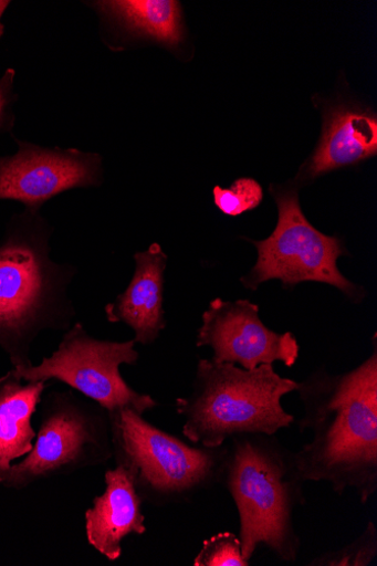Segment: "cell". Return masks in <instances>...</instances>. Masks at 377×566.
<instances>
[{
    "mask_svg": "<svg viewBox=\"0 0 377 566\" xmlns=\"http://www.w3.org/2000/svg\"><path fill=\"white\" fill-rule=\"evenodd\" d=\"M354 370L325 368L297 382L304 407L299 431L312 440L295 452L303 479L325 482L343 496L353 490L365 505L377 492V344Z\"/></svg>",
    "mask_w": 377,
    "mask_h": 566,
    "instance_id": "6da1fadb",
    "label": "cell"
},
{
    "mask_svg": "<svg viewBox=\"0 0 377 566\" xmlns=\"http://www.w3.org/2000/svg\"><path fill=\"white\" fill-rule=\"evenodd\" d=\"M52 229L39 212L14 216L0 240V348L15 370L32 367L31 348L44 331H69L76 311L72 265L50 259Z\"/></svg>",
    "mask_w": 377,
    "mask_h": 566,
    "instance_id": "7a4b0ae2",
    "label": "cell"
},
{
    "mask_svg": "<svg viewBox=\"0 0 377 566\" xmlns=\"http://www.w3.org/2000/svg\"><path fill=\"white\" fill-rule=\"evenodd\" d=\"M230 441L221 485L239 512L243 557L250 562L262 545L295 563L302 549L295 511L306 502L295 452L276 434H242Z\"/></svg>",
    "mask_w": 377,
    "mask_h": 566,
    "instance_id": "3957f363",
    "label": "cell"
},
{
    "mask_svg": "<svg viewBox=\"0 0 377 566\" xmlns=\"http://www.w3.org/2000/svg\"><path fill=\"white\" fill-rule=\"evenodd\" d=\"M297 382L281 377L274 365L245 370L199 359L191 392L178 398L184 436L193 444L218 448L242 434L275 436L295 423L283 398Z\"/></svg>",
    "mask_w": 377,
    "mask_h": 566,
    "instance_id": "277c9868",
    "label": "cell"
},
{
    "mask_svg": "<svg viewBox=\"0 0 377 566\" xmlns=\"http://www.w3.org/2000/svg\"><path fill=\"white\" fill-rule=\"evenodd\" d=\"M109 415L114 459L130 472L145 503L156 507L189 503L221 485L229 444L191 447L133 410Z\"/></svg>",
    "mask_w": 377,
    "mask_h": 566,
    "instance_id": "5b68a950",
    "label": "cell"
},
{
    "mask_svg": "<svg viewBox=\"0 0 377 566\" xmlns=\"http://www.w3.org/2000/svg\"><path fill=\"white\" fill-rule=\"evenodd\" d=\"M41 423L33 449L0 473V485L22 491L39 482L69 476L114 459L109 411L72 390L52 391L41 400Z\"/></svg>",
    "mask_w": 377,
    "mask_h": 566,
    "instance_id": "8992f818",
    "label": "cell"
},
{
    "mask_svg": "<svg viewBox=\"0 0 377 566\" xmlns=\"http://www.w3.org/2000/svg\"><path fill=\"white\" fill-rule=\"evenodd\" d=\"M279 208V223L273 234L262 241H252L258 260L242 285L256 291L268 281L279 280L285 289L304 282H317L338 289L353 303L365 298V290L346 279L338 269V260L346 253L344 243L316 230L305 218L297 190L272 189Z\"/></svg>",
    "mask_w": 377,
    "mask_h": 566,
    "instance_id": "52a82bcc",
    "label": "cell"
},
{
    "mask_svg": "<svg viewBox=\"0 0 377 566\" xmlns=\"http://www.w3.org/2000/svg\"><path fill=\"white\" fill-rule=\"evenodd\" d=\"M135 340H100L87 334L82 323L74 324L56 352L42 363L18 371L25 382L57 380L69 385L109 413L125 409L144 417L158 402L134 390L123 378V365L135 366L139 353Z\"/></svg>",
    "mask_w": 377,
    "mask_h": 566,
    "instance_id": "ba28073f",
    "label": "cell"
},
{
    "mask_svg": "<svg viewBox=\"0 0 377 566\" xmlns=\"http://www.w3.org/2000/svg\"><path fill=\"white\" fill-rule=\"evenodd\" d=\"M259 312V305L249 300H212L201 317L197 347L211 348L213 363L245 370L275 363L293 368L301 352L297 338L291 332L268 328Z\"/></svg>",
    "mask_w": 377,
    "mask_h": 566,
    "instance_id": "9c48e42d",
    "label": "cell"
},
{
    "mask_svg": "<svg viewBox=\"0 0 377 566\" xmlns=\"http://www.w3.org/2000/svg\"><path fill=\"white\" fill-rule=\"evenodd\" d=\"M17 143L14 156L0 157V200H15L25 210L39 212L53 197L103 182L98 154L44 148L19 139Z\"/></svg>",
    "mask_w": 377,
    "mask_h": 566,
    "instance_id": "30bf717a",
    "label": "cell"
},
{
    "mask_svg": "<svg viewBox=\"0 0 377 566\" xmlns=\"http://www.w3.org/2000/svg\"><path fill=\"white\" fill-rule=\"evenodd\" d=\"M134 276L124 293L104 307L106 321L125 324L135 333V343L151 345L167 328L165 286L168 255L159 244L134 255Z\"/></svg>",
    "mask_w": 377,
    "mask_h": 566,
    "instance_id": "8fae6325",
    "label": "cell"
},
{
    "mask_svg": "<svg viewBox=\"0 0 377 566\" xmlns=\"http://www.w3.org/2000/svg\"><path fill=\"white\" fill-rule=\"evenodd\" d=\"M116 465L115 470L106 471L104 493L96 496L93 506L85 512L88 544L112 562L122 557L126 537L147 532L142 510L144 501L134 479L125 467Z\"/></svg>",
    "mask_w": 377,
    "mask_h": 566,
    "instance_id": "7c38bea8",
    "label": "cell"
},
{
    "mask_svg": "<svg viewBox=\"0 0 377 566\" xmlns=\"http://www.w3.org/2000/svg\"><path fill=\"white\" fill-rule=\"evenodd\" d=\"M376 153L375 115L355 108H334L327 114L321 142L301 178H318L373 158Z\"/></svg>",
    "mask_w": 377,
    "mask_h": 566,
    "instance_id": "4fadbf2b",
    "label": "cell"
},
{
    "mask_svg": "<svg viewBox=\"0 0 377 566\" xmlns=\"http://www.w3.org/2000/svg\"><path fill=\"white\" fill-rule=\"evenodd\" d=\"M13 368L0 378V473L33 449L36 432L32 418L42 400L46 382H27Z\"/></svg>",
    "mask_w": 377,
    "mask_h": 566,
    "instance_id": "5bb4252c",
    "label": "cell"
},
{
    "mask_svg": "<svg viewBox=\"0 0 377 566\" xmlns=\"http://www.w3.org/2000/svg\"><path fill=\"white\" fill-rule=\"evenodd\" d=\"M94 4L103 17L136 35L171 48L184 40L182 10L176 0H111Z\"/></svg>",
    "mask_w": 377,
    "mask_h": 566,
    "instance_id": "9a60e30c",
    "label": "cell"
},
{
    "mask_svg": "<svg viewBox=\"0 0 377 566\" xmlns=\"http://www.w3.org/2000/svg\"><path fill=\"white\" fill-rule=\"evenodd\" d=\"M377 557V528L368 522L353 542L335 551L315 556L310 566H369Z\"/></svg>",
    "mask_w": 377,
    "mask_h": 566,
    "instance_id": "2e32d148",
    "label": "cell"
},
{
    "mask_svg": "<svg viewBox=\"0 0 377 566\" xmlns=\"http://www.w3.org/2000/svg\"><path fill=\"white\" fill-rule=\"evenodd\" d=\"M217 208L228 217H239L258 208L263 199L261 185L251 178H241L228 189L217 186L212 190Z\"/></svg>",
    "mask_w": 377,
    "mask_h": 566,
    "instance_id": "e0dca14e",
    "label": "cell"
},
{
    "mask_svg": "<svg viewBox=\"0 0 377 566\" xmlns=\"http://www.w3.org/2000/svg\"><path fill=\"white\" fill-rule=\"evenodd\" d=\"M195 566H249L250 562L242 555L240 537L224 532L211 536L202 543L200 552L193 559Z\"/></svg>",
    "mask_w": 377,
    "mask_h": 566,
    "instance_id": "ac0fdd59",
    "label": "cell"
},
{
    "mask_svg": "<svg viewBox=\"0 0 377 566\" xmlns=\"http://www.w3.org/2000/svg\"><path fill=\"white\" fill-rule=\"evenodd\" d=\"M15 71L8 70L0 78V133L9 132L14 125L13 103L18 98L14 93Z\"/></svg>",
    "mask_w": 377,
    "mask_h": 566,
    "instance_id": "d6986e66",
    "label": "cell"
},
{
    "mask_svg": "<svg viewBox=\"0 0 377 566\" xmlns=\"http://www.w3.org/2000/svg\"><path fill=\"white\" fill-rule=\"evenodd\" d=\"M11 2H8V0H0V38L4 35L6 27L2 23V18L6 13V11L9 9Z\"/></svg>",
    "mask_w": 377,
    "mask_h": 566,
    "instance_id": "ffe728a7",
    "label": "cell"
}]
</instances>
